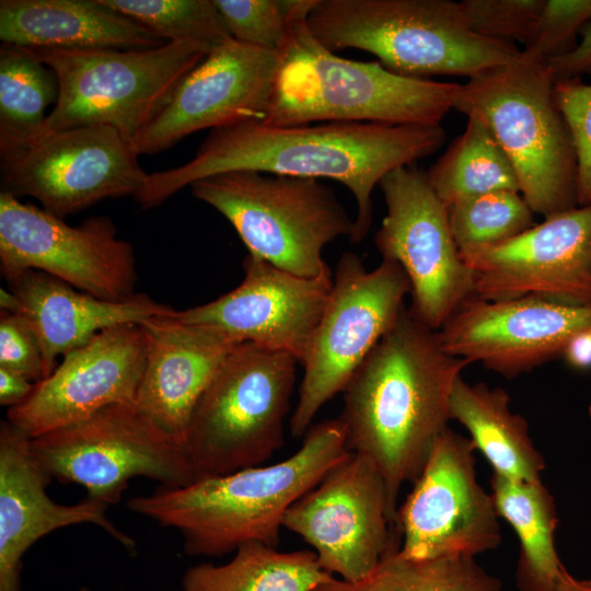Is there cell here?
I'll use <instances>...</instances> for the list:
<instances>
[{
	"label": "cell",
	"mask_w": 591,
	"mask_h": 591,
	"mask_svg": "<svg viewBox=\"0 0 591 591\" xmlns=\"http://www.w3.org/2000/svg\"><path fill=\"white\" fill-rule=\"evenodd\" d=\"M445 131L439 126H391L374 123H326L271 127L245 120L212 129L194 158L148 175L134 197L142 209L155 208L196 181L233 171L331 178L344 184L357 204L355 233L360 242L372 221V192L397 167L412 165L439 150Z\"/></svg>",
	"instance_id": "obj_1"
},
{
	"label": "cell",
	"mask_w": 591,
	"mask_h": 591,
	"mask_svg": "<svg viewBox=\"0 0 591 591\" xmlns=\"http://www.w3.org/2000/svg\"><path fill=\"white\" fill-rule=\"evenodd\" d=\"M0 368L35 384L46 378L39 339L22 314L0 313Z\"/></svg>",
	"instance_id": "obj_38"
},
{
	"label": "cell",
	"mask_w": 591,
	"mask_h": 591,
	"mask_svg": "<svg viewBox=\"0 0 591 591\" xmlns=\"http://www.w3.org/2000/svg\"><path fill=\"white\" fill-rule=\"evenodd\" d=\"M329 576L312 549L281 552L248 542L223 565L187 568L181 586L182 591H314Z\"/></svg>",
	"instance_id": "obj_28"
},
{
	"label": "cell",
	"mask_w": 591,
	"mask_h": 591,
	"mask_svg": "<svg viewBox=\"0 0 591 591\" xmlns=\"http://www.w3.org/2000/svg\"><path fill=\"white\" fill-rule=\"evenodd\" d=\"M31 449L50 479L80 485L107 506L120 500L135 477L171 488L195 480L184 445L135 404L112 405L33 438Z\"/></svg>",
	"instance_id": "obj_10"
},
{
	"label": "cell",
	"mask_w": 591,
	"mask_h": 591,
	"mask_svg": "<svg viewBox=\"0 0 591 591\" xmlns=\"http://www.w3.org/2000/svg\"><path fill=\"white\" fill-rule=\"evenodd\" d=\"M474 296L488 301L536 297L591 304V204L548 216L522 233L460 252Z\"/></svg>",
	"instance_id": "obj_17"
},
{
	"label": "cell",
	"mask_w": 591,
	"mask_h": 591,
	"mask_svg": "<svg viewBox=\"0 0 591 591\" xmlns=\"http://www.w3.org/2000/svg\"><path fill=\"white\" fill-rule=\"evenodd\" d=\"M165 42H195L210 49L231 38L213 0H103Z\"/></svg>",
	"instance_id": "obj_32"
},
{
	"label": "cell",
	"mask_w": 591,
	"mask_h": 591,
	"mask_svg": "<svg viewBox=\"0 0 591 591\" xmlns=\"http://www.w3.org/2000/svg\"><path fill=\"white\" fill-rule=\"evenodd\" d=\"M306 25L331 51L361 49L409 78L472 79L521 54L512 43L473 32L459 2L451 0H316Z\"/></svg>",
	"instance_id": "obj_5"
},
{
	"label": "cell",
	"mask_w": 591,
	"mask_h": 591,
	"mask_svg": "<svg viewBox=\"0 0 591 591\" xmlns=\"http://www.w3.org/2000/svg\"><path fill=\"white\" fill-rule=\"evenodd\" d=\"M466 366L404 306L341 392L347 448L379 471L395 524L402 487L417 479L449 429L451 393Z\"/></svg>",
	"instance_id": "obj_2"
},
{
	"label": "cell",
	"mask_w": 591,
	"mask_h": 591,
	"mask_svg": "<svg viewBox=\"0 0 591 591\" xmlns=\"http://www.w3.org/2000/svg\"><path fill=\"white\" fill-rule=\"evenodd\" d=\"M407 293L410 283L397 263L382 259L367 270L356 254L340 256L328 301L300 363L304 374L290 418L293 437L304 436L318 410L343 392L396 323Z\"/></svg>",
	"instance_id": "obj_11"
},
{
	"label": "cell",
	"mask_w": 591,
	"mask_h": 591,
	"mask_svg": "<svg viewBox=\"0 0 591 591\" xmlns=\"http://www.w3.org/2000/svg\"><path fill=\"white\" fill-rule=\"evenodd\" d=\"M0 308L2 312H8L12 314H20L22 310V304L16 294L4 288L0 289Z\"/></svg>",
	"instance_id": "obj_43"
},
{
	"label": "cell",
	"mask_w": 591,
	"mask_h": 591,
	"mask_svg": "<svg viewBox=\"0 0 591 591\" xmlns=\"http://www.w3.org/2000/svg\"><path fill=\"white\" fill-rule=\"evenodd\" d=\"M35 383L25 376L0 368V404L9 408L23 403L33 392Z\"/></svg>",
	"instance_id": "obj_40"
},
{
	"label": "cell",
	"mask_w": 591,
	"mask_h": 591,
	"mask_svg": "<svg viewBox=\"0 0 591 591\" xmlns=\"http://www.w3.org/2000/svg\"><path fill=\"white\" fill-rule=\"evenodd\" d=\"M563 357L576 369L591 368V327L579 332L566 346Z\"/></svg>",
	"instance_id": "obj_41"
},
{
	"label": "cell",
	"mask_w": 591,
	"mask_h": 591,
	"mask_svg": "<svg viewBox=\"0 0 591 591\" xmlns=\"http://www.w3.org/2000/svg\"><path fill=\"white\" fill-rule=\"evenodd\" d=\"M322 568L348 582L367 577L401 543L384 482L364 455L349 452L286 512Z\"/></svg>",
	"instance_id": "obj_15"
},
{
	"label": "cell",
	"mask_w": 591,
	"mask_h": 591,
	"mask_svg": "<svg viewBox=\"0 0 591 591\" xmlns=\"http://www.w3.org/2000/svg\"><path fill=\"white\" fill-rule=\"evenodd\" d=\"M8 283L21 301L20 314L27 318L39 339L46 378L57 367L59 356L83 346L103 329L142 324L173 310L143 293L121 302L102 300L34 269Z\"/></svg>",
	"instance_id": "obj_24"
},
{
	"label": "cell",
	"mask_w": 591,
	"mask_h": 591,
	"mask_svg": "<svg viewBox=\"0 0 591 591\" xmlns=\"http://www.w3.org/2000/svg\"><path fill=\"white\" fill-rule=\"evenodd\" d=\"M58 81L54 71L28 48L0 47V138L24 139L43 130L45 111L55 104Z\"/></svg>",
	"instance_id": "obj_31"
},
{
	"label": "cell",
	"mask_w": 591,
	"mask_h": 591,
	"mask_svg": "<svg viewBox=\"0 0 591 591\" xmlns=\"http://www.w3.org/2000/svg\"><path fill=\"white\" fill-rule=\"evenodd\" d=\"M545 0H462L471 30L480 36L525 45Z\"/></svg>",
	"instance_id": "obj_35"
},
{
	"label": "cell",
	"mask_w": 591,
	"mask_h": 591,
	"mask_svg": "<svg viewBox=\"0 0 591 591\" xmlns=\"http://www.w3.org/2000/svg\"><path fill=\"white\" fill-rule=\"evenodd\" d=\"M546 60L521 50L511 63L468 79L454 109L480 118L510 160L520 194L544 218L577 207V160Z\"/></svg>",
	"instance_id": "obj_6"
},
{
	"label": "cell",
	"mask_w": 591,
	"mask_h": 591,
	"mask_svg": "<svg viewBox=\"0 0 591 591\" xmlns=\"http://www.w3.org/2000/svg\"><path fill=\"white\" fill-rule=\"evenodd\" d=\"M555 591H591V580L577 579L563 567Z\"/></svg>",
	"instance_id": "obj_42"
},
{
	"label": "cell",
	"mask_w": 591,
	"mask_h": 591,
	"mask_svg": "<svg viewBox=\"0 0 591 591\" xmlns=\"http://www.w3.org/2000/svg\"><path fill=\"white\" fill-rule=\"evenodd\" d=\"M279 66V53L227 39L184 78L131 149L138 157L154 154L196 131L260 120Z\"/></svg>",
	"instance_id": "obj_21"
},
{
	"label": "cell",
	"mask_w": 591,
	"mask_h": 591,
	"mask_svg": "<svg viewBox=\"0 0 591 591\" xmlns=\"http://www.w3.org/2000/svg\"><path fill=\"white\" fill-rule=\"evenodd\" d=\"M475 445L450 428L398 506L399 552L412 558L472 557L501 543L491 493L476 476Z\"/></svg>",
	"instance_id": "obj_16"
},
{
	"label": "cell",
	"mask_w": 591,
	"mask_h": 591,
	"mask_svg": "<svg viewBox=\"0 0 591 591\" xmlns=\"http://www.w3.org/2000/svg\"><path fill=\"white\" fill-rule=\"evenodd\" d=\"M499 578L472 557L419 559L390 552L363 579L348 582L335 576L314 591H501Z\"/></svg>",
	"instance_id": "obj_30"
},
{
	"label": "cell",
	"mask_w": 591,
	"mask_h": 591,
	"mask_svg": "<svg viewBox=\"0 0 591 591\" xmlns=\"http://www.w3.org/2000/svg\"><path fill=\"white\" fill-rule=\"evenodd\" d=\"M589 22L591 0H545L523 51L546 61L564 55Z\"/></svg>",
	"instance_id": "obj_37"
},
{
	"label": "cell",
	"mask_w": 591,
	"mask_h": 591,
	"mask_svg": "<svg viewBox=\"0 0 591 591\" xmlns=\"http://www.w3.org/2000/svg\"><path fill=\"white\" fill-rule=\"evenodd\" d=\"M554 97L576 152L577 205L587 206L591 204V84L580 79L557 81Z\"/></svg>",
	"instance_id": "obj_36"
},
{
	"label": "cell",
	"mask_w": 591,
	"mask_h": 591,
	"mask_svg": "<svg viewBox=\"0 0 591 591\" xmlns=\"http://www.w3.org/2000/svg\"><path fill=\"white\" fill-rule=\"evenodd\" d=\"M148 175L130 143L107 126L0 138V193L31 196L60 219L106 198L135 197Z\"/></svg>",
	"instance_id": "obj_12"
},
{
	"label": "cell",
	"mask_w": 591,
	"mask_h": 591,
	"mask_svg": "<svg viewBox=\"0 0 591 591\" xmlns=\"http://www.w3.org/2000/svg\"><path fill=\"white\" fill-rule=\"evenodd\" d=\"M297 20L280 54L267 111L271 127L314 121L439 126L454 109L461 84L401 76L380 62L341 58Z\"/></svg>",
	"instance_id": "obj_4"
},
{
	"label": "cell",
	"mask_w": 591,
	"mask_h": 591,
	"mask_svg": "<svg viewBox=\"0 0 591 591\" xmlns=\"http://www.w3.org/2000/svg\"><path fill=\"white\" fill-rule=\"evenodd\" d=\"M490 493L499 518L520 542L515 581L520 591H555L564 567L555 547L558 514L553 495L540 482L512 480L493 473Z\"/></svg>",
	"instance_id": "obj_27"
},
{
	"label": "cell",
	"mask_w": 591,
	"mask_h": 591,
	"mask_svg": "<svg viewBox=\"0 0 591 591\" xmlns=\"http://www.w3.org/2000/svg\"><path fill=\"white\" fill-rule=\"evenodd\" d=\"M232 291L170 316L233 344L252 343L302 362L333 288L331 269L303 278L248 254Z\"/></svg>",
	"instance_id": "obj_18"
},
{
	"label": "cell",
	"mask_w": 591,
	"mask_h": 591,
	"mask_svg": "<svg viewBox=\"0 0 591 591\" xmlns=\"http://www.w3.org/2000/svg\"><path fill=\"white\" fill-rule=\"evenodd\" d=\"M170 313L141 324L148 348L135 406L184 445L196 404L236 344L177 322Z\"/></svg>",
	"instance_id": "obj_23"
},
{
	"label": "cell",
	"mask_w": 591,
	"mask_h": 591,
	"mask_svg": "<svg viewBox=\"0 0 591 591\" xmlns=\"http://www.w3.org/2000/svg\"><path fill=\"white\" fill-rule=\"evenodd\" d=\"M190 187L231 223L248 254L299 277L329 270L322 256L325 245L355 233V220L316 178L233 171Z\"/></svg>",
	"instance_id": "obj_9"
},
{
	"label": "cell",
	"mask_w": 591,
	"mask_h": 591,
	"mask_svg": "<svg viewBox=\"0 0 591 591\" xmlns=\"http://www.w3.org/2000/svg\"><path fill=\"white\" fill-rule=\"evenodd\" d=\"M580 34L581 40L576 47L547 60L555 82L591 74V22L581 28Z\"/></svg>",
	"instance_id": "obj_39"
},
{
	"label": "cell",
	"mask_w": 591,
	"mask_h": 591,
	"mask_svg": "<svg viewBox=\"0 0 591 591\" xmlns=\"http://www.w3.org/2000/svg\"><path fill=\"white\" fill-rule=\"evenodd\" d=\"M78 591H91V590L86 587H81Z\"/></svg>",
	"instance_id": "obj_44"
},
{
	"label": "cell",
	"mask_w": 591,
	"mask_h": 591,
	"mask_svg": "<svg viewBox=\"0 0 591 591\" xmlns=\"http://www.w3.org/2000/svg\"><path fill=\"white\" fill-rule=\"evenodd\" d=\"M378 186L386 215L375 232V246L383 259L397 263L405 271L413 314L439 331L474 296L473 274L452 236L448 208L426 172L413 165L393 170Z\"/></svg>",
	"instance_id": "obj_14"
},
{
	"label": "cell",
	"mask_w": 591,
	"mask_h": 591,
	"mask_svg": "<svg viewBox=\"0 0 591 591\" xmlns=\"http://www.w3.org/2000/svg\"><path fill=\"white\" fill-rule=\"evenodd\" d=\"M511 398L501 387L483 382L471 384L462 375L450 398L451 419L459 421L491 465L495 474L512 480L540 482L546 467L526 420L511 409Z\"/></svg>",
	"instance_id": "obj_26"
},
{
	"label": "cell",
	"mask_w": 591,
	"mask_h": 591,
	"mask_svg": "<svg viewBox=\"0 0 591 591\" xmlns=\"http://www.w3.org/2000/svg\"><path fill=\"white\" fill-rule=\"evenodd\" d=\"M0 269L8 282L34 269L112 302L137 294L134 247L117 236L109 218L71 227L7 193H0Z\"/></svg>",
	"instance_id": "obj_13"
},
{
	"label": "cell",
	"mask_w": 591,
	"mask_h": 591,
	"mask_svg": "<svg viewBox=\"0 0 591 591\" xmlns=\"http://www.w3.org/2000/svg\"><path fill=\"white\" fill-rule=\"evenodd\" d=\"M589 415H590V417H591V405H590V407H589Z\"/></svg>",
	"instance_id": "obj_45"
},
{
	"label": "cell",
	"mask_w": 591,
	"mask_h": 591,
	"mask_svg": "<svg viewBox=\"0 0 591 591\" xmlns=\"http://www.w3.org/2000/svg\"><path fill=\"white\" fill-rule=\"evenodd\" d=\"M591 327V304L536 297L488 301L472 296L438 331L442 348L514 378L563 356L570 339Z\"/></svg>",
	"instance_id": "obj_19"
},
{
	"label": "cell",
	"mask_w": 591,
	"mask_h": 591,
	"mask_svg": "<svg viewBox=\"0 0 591 591\" xmlns=\"http://www.w3.org/2000/svg\"><path fill=\"white\" fill-rule=\"evenodd\" d=\"M27 48V47H26ZM58 81L44 128L107 126L130 144L165 108L210 48L169 42L150 49L28 48Z\"/></svg>",
	"instance_id": "obj_8"
},
{
	"label": "cell",
	"mask_w": 591,
	"mask_h": 591,
	"mask_svg": "<svg viewBox=\"0 0 591 591\" xmlns=\"http://www.w3.org/2000/svg\"><path fill=\"white\" fill-rule=\"evenodd\" d=\"M232 38L280 53L294 22L308 18L316 0H213Z\"/></svg>",
	"instance_id": "obj_34"
},
{
	"label": "cell",
	"mask_w": 591,
	"mask_h": 591,
	"mask_svg": "<svg viewBox=\"0 0 591 591\" xmlns=\"http://www.w3.org/2000/svg\"><path fill=\"white\" fill-rule=\"evenodd\" d=\"M289 457L162 487L127 500V508L179 532L189 556L218 557L242 544L277 547L288 509L350 451L341 421L312 426Z\"/></svg>",
	"instance_id": "obj_3"
},
{
	"label": "cell",
	"mask_w": 591,
	"mask_h": 591,
	"mask_svg": "<svg viewBox=\"0 0 591 591\" xmlns=\"http://www.w3.org/2000/svg\"><path fill=\"white\" fill-rule=\"evenodd\" d=\"M148 336L129 323L97 333L62 361L7 419L31 439L74 424L116 404H135Z\"/></svg>",
	"instance_id": "obj_20"
},
{
	"label": "cell",
	"mask_w": 591,
	"mask_h": 591,
	"mask_svg": "<svg viewBox=\"0 0 591 591\" xmlns=\"http://www.w3.org/2000/svg\"><path fill=\"white\" fill-rule=\"evenodd\" d=\"M452 236L460 252L509 240L534 225V212L515 190H497L448 208Z\"/></svg>",
	"instance_id": "obj_33"
},
{
	"label": "cell",
	"mask_w": 591,
	"mask_h": 591,
	"mask_svg": "<svg viewBox=\"0 0 591 591\" xmlns=\"http://www.w3.org/2000/svg\"><path fill=\"white\" fill-rule=\"evenodd\" d=\"M464 131L426 172L443 205L497 190L520 193L515 171L485 123L467 116Z\"/></svg>",
	"instance_id": "obj_29"
},
{
	"label": "cell",
	"mask_w": 591,
	"mask_h": 591,
	"mask_svg": "<svg viewBox=\"0 0 591 591\" xmlns=\"http://www.w3.org/2000/svg\"><path fill=\"white\" fill-rule=\"evenodd\" d=\"M50 478L37 463L31 438L8 420L0 424V591H22L23 557L42 537L79 524H93L136 554V541L106 515L109 506L85 497L73 505L54 501Z\"/></svg>",
	"instance_id": "obj_22"
},
{
	"label": "cell",
	"mask_w": 591,
	"mask_h": 591,
	"mask_svg": "<svg viewBox=\"0 0 591 591\" xmlns=\"http://www.w3.org/2000/svg\"><path fill=\"white\" fill-rule=\"evenodd\" d=\"M298 363L252 343L227 355L187 426L184 448L195 479L263 465L282 447Z\"/></svg>",
	"instance_id": "obj_7"
},
{
	"label": "cell",
	"mask_w": 591,
	"mask_h": 591,
	"mask_svg": "<svg viewBox=\"0 0 591 591\" xmlns=\"http://www.w3.org/2000/svg\"><path fill=\"white\" fill-rule=\"evenodd\" d=\"M0 39L60 49H150L167 43L103 0H1Z\"/></svg>",
	"instance_id": "obj_25"
}]
</instances>
